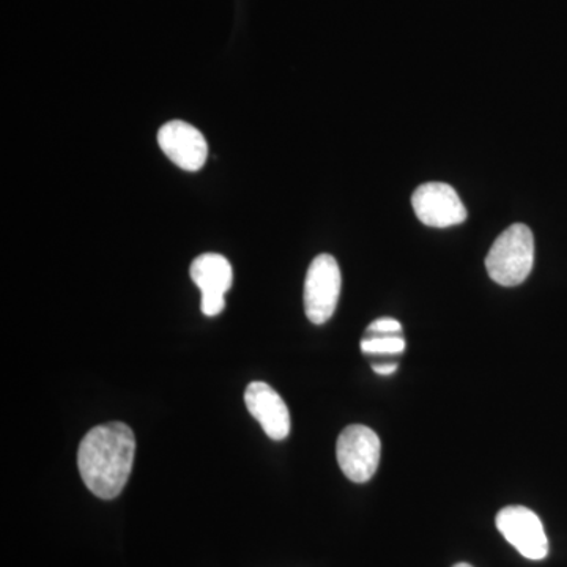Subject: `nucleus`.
Returning a JSON list of instances; mask_svg holds the SVG:
<instances>
[{
    "instance_id": "f257e3e1",
    "label": "nucleus",
    "mask_w": 567,
    "mask_h": 567,
    "mask_svg": "<svg viewBox=\"0 0 567 567\" xmlns=\"http://www.w3.org/2000/svg\"><path fill=\"white\" fill-rule=\"evenodd\" d=\"M136 440L128 425H96L82 439L78 466L85 486L102 499L122 494L132 475Z\"/></svg>"
},
{
    "instance_id": "f03ea898",
    "label": "nucleus",
    "mask_w": 567,
    "mask_h": 567,
    "mask_svg": "<svg viewBox=\"0 0 567 567\" xmlns=\"http://www.w3.org/2000/svg\"><path fill=\"white\" fill-rule=\"evenodd\" d=\"M535 237L525 224H513L496 238L486 257L488 276L499 286L516 287L532 274Z\"/></svg>"
},
{
    "instance_id": "7ed1b4c3",
    "label": "nucleus",
    "mask_w": 567,
    "mask_h": 567,
    "mask_svg": "<svg viewBox=\"0 0 567 567\" xmlns=\"http://www.w3.org/2000/svg\"><path fill=\"white\" fill-rule=\"evenodd\" d=\"M341 284V270L330 254H320L309 265L305 281V311L312 323L323 324L333 317Z\"/></svg>"
},
{
    "instance_id": "20e7f679",
    "label": "nucleus",
    "mask_w": 567,
    "mask_h": 567,
    "mask_svg": "<svg viewBox=\"0 0 567 567\" xmlns=\"http://www.w3.org/2000/svg\"><path fill=\"white\" fill-rule=\"evenodd\" d=\"M382 443L379 435L365 425L346 427L338 439L336 456L342 473L353 483H368L380 464Z\"/></svg>"
},
{
    "instance_id": "39448f33",
    "label": "nucleus",
    "mask_w": 567,
    "mask_h": 567,
    "mask_svg": "<svg viewBox=\"0 0 567 567\" xmlns=\"http://www.w3.org/2000/svg\"><path fill=\"white\" fill-rule=\"evenodd\" d=\"M496 528L522 557L539 561L548 554V539L540 518L525 506H507L496 516Z\"/></svg>"
},
{
    "instance_id": "423d86ee",
    "label": "nucleus",
    "mask_w": 567,
    "mask_h": 567,
    "mask_svg": "<svg viewBox=\"0 0 567 567\" xmlns=\"http://www.w3.org/2000/svg\"><path fill=\"white\" fill-rule=\"evenodd\" d=\"M412 205L424 226L445 229L466 219V208L456 189L446 183H424L413 193Z\"/></svg>"
},
{
    "instance_id": "0eeeda50",
    "label": "nucleus",
    "mask_w": 567,
    "mask_h": 567,
    "mask_svg": "<svg viewBox=\"0 0 567 567\" xmlns=\"http://www.w3.org/2000/svg\"><path fill=\"white\" fill-rule=\"evenodd\" d=\"M189 275L203 295L200 309L204 315L208 317L221 315L226 308L224 295L229 292L234 282V270L229 260L221 254H203L194 259Z\"/></svg>"
},
{
    "instance_id": "6e6552de",
    "label": "nucleus",
    "mask_w": 567,
    "mask_h": 567,
    "mask_svg": "<svg viewBox=\"0 0 567 567\" xmlns=\"http://www.w3.org/2000/svg\"><path fill=\"white\" fill-rule=\"evenodd\" d=\"M158 144L164 155L186 173H197L207 163V141L204 134L189 123L182 121L164 123L158 132Z\"/></svg>"
},
{
    "instance_id": "1a4fd4ad",
    "label": "nucleus",
    "mask_w": 567,
    "mask_h": 567,
    "mask_svg": "<svg viewBox=\"0 0 567 567\" xmlns=\"http://www.w3.org/2000/svg\"><path fill=\"white\" fill-rule=\"evenodd\" d=\"M245 404L271 440L281 442L289 436V409L274 388L264 382L249 383L245 391Z\"/></svg>"
},
{
    "instance_id": "9d476101",
    "label": "nucleus",
    "mask_w": 567,
    "mask_h": 567,
    "mask_svg": "<svg viewBox=\"0 0 567 567\" xmlns=\"http://www.w3.org/2000/svg\"><path fill=\"white\" fill-rule=\"evenodd\" d=\"M361 350L364 353H401L405 350V341L398 336H377L365 338L361 342Z\"/></svg>"
},
{
    "instance_id": "9b49d317",
    "label": "nucleus",
    "mask_w": 567,
    "mask_h": 567,
    "mask_svg": "<svg viewBox=\"0 0 567 567\" xmlns=\"http://www.w3.org/2000/svg\"><path fill=\"white\" fill-rule=\"evenodd\" d=\"M368 331L380 336H394L401 333L402 324L394 319H379L369 324Z\"/></svg>"
},
{
    "instance_id": "f8f14e48",
    "label": "nucleus",
    "mask_w": 567,
    "mask_h": 567,
    "mask_svg": "<svg viewBox=\"0 0 567 567\" xmlns=\"http://www.w3.org/2000/svg\"><path fill=\"white\" fill-rule=\"evenodd\" d=\"M372 369H374L377 374L391 375V374H394L395 371H398V365H395V364H374V365H372Z\"/></svg>"
}]
</instances>
